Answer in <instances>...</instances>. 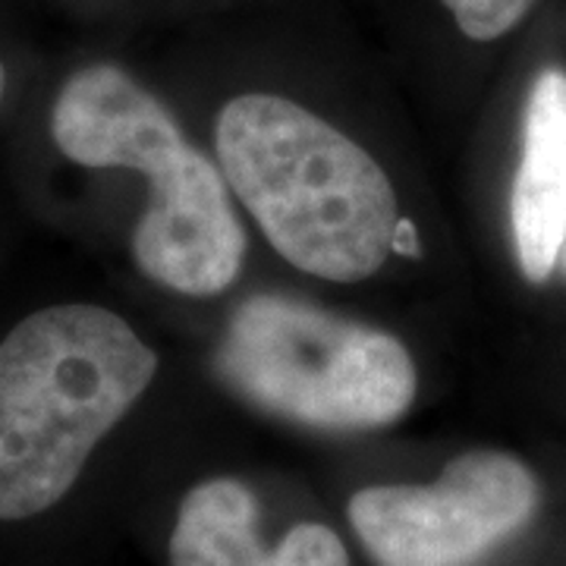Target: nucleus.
<instances>
[{
	"mask_svg": "<svg viewBox=\"0 0 566 566\" xmlns=\"http://www.w3.org/2000/svg\"><path fill=\"white\" fill-rule=\"evenodd\" d=\"M538 482L501 450L457 457L434 485L365 488L349 523L381 566H469L532 520Z\"/></svg>",
	"mask_w": 566,
	"mask_h": 566,
	"instance_id": "nucleus-5",
	"label": "nucleus"
},
{
	"mask_svg": "<svg viewBox=\"0 0 566 566\" xmlns=\"http://www.w3.org/2000/svg\"><path fill=\"white\" fill-rule=\"evenodd\" d=\"M264 554L259 504L233 479L192 488L170 538V566H252Z\"/></svg>",
	"mask_w": 566,
	"mask_h": 566,
	"instance_id": "nucleus-7",
	"label": "nucleus"
},
{
	"mask_svg": "<svg viewBox=\"0 0 566 566\" xmlns=\"http://www.w3.org/2000/svg\"><path fill=\"white\" fill-rule=\"evenodd\" d=\"M252 566H349L344 542L318 523L290 528L271 554L264 551Z\"/></svg>",
	"mask_w": 566,
	"mask_h": 566,
	"instance_id": "nucleus-8",
	"label": "nucleus"
},
{
	"mask_svg": "<svg viewBox=\"0 0 566 566\" xmlns=\"http://www.w3.org/2000/svg\"><path fill=\"white\" fill-rule=\"evenodd\" d=\"M51 136L73 164L139 170L151 180V202L133 237L145 277L186 296H214L237 281L245 233L221 170L129 73L114 63L73 73L54 104Z\"/></svg>",
	"mask_w": 566,
	"mask_h": 566,
	"instance_id": "nucleus-3",
	"label": "nucleus"
},
{
	"mask_svg": "<svg viewBox=\"0 0 566 566\" xmlns=\"http://www.w3.org/2000/svg\"><path fill=\"white\" fill-rule=\"evenodd\" d=\"M158 356L102 305H51L0 344V520H29L76 485Z\"/></svg>",
	"mask_w": 566,
	"mask_h": 566,
	"instance_id": "nucleus-2",
	"label": "nucleus"
},
{
	"mask_svg": "<svg viewBox=\"0 0 566 566\" xmlns=\"http://www.w3.org/2000/svg\"><path fill=\"white\" fill-rule=\"evenodd\" d=\"M394 249L397 252H403V255H416L419 252V243H416V227L409 221H403L400 218V223H397V233H394Z\"/></svg>",
	"mask_w": 566,
	"mask_h": 566,
	"instance_id": "nucleus-10",
	"label": "nucleus"
},
{
	"mask_svg": "<svg viewBox=\"0 0 566 566\" xmlns=\"http://www.w3.org/2000/svg\"><path fill=\"white\" fill-rule=\"evenodd\" d=\"M520 271L545 283L566 243V73L547 66L523 114V155L510 196Z\"/></svg>",
	"mask_w": 566,
	"mask_h": 566,
	"instance_id": "nucleus-6",
	"label": "nucleus"
},
{
	"mask_svg": "<svg viewBox=\"0 0 566 566\" xmlns=\"http://www.w3.org/2000/svg\"><path fill=\"white\" fill-rule=\"evenodd\" d=\"M214 142L230 189L286 262L337 283L381 271L397 196L349 136L277 95H240L221 107Z\"/></svg>",
	"mask_w": 566,
	"mask_h": 566,
	"instance_id": "nucleus-1",
	"label": "nucleus"
},
{
	"mask_svg": "<svg viewBox=\"0 0 566 566\" xmlns=\"http://www.w3.org/2000/svg\"><path fill=\"white\" fill-rule=\"evenodd\" d=\"M218 371L249 403L315 428L390 424L416 397L397 337L271 293L233 312Z\"/></svg>",
	"mask_w": 566,
	"mask_h": 566,
	"instance_id": "nucleus-4",
	"label": "nucleus"
},
{
	"mask_svg": "<svg viewBox=\"0 0 566 566\" xmlns=\"http://www.w3.org/2000/svg\"><path fill=\"white\" fill-rule=\"evenodd\" d=\"M457 20L460 32L472 41H494L526 20L538 0H441Z\"/></svg>",
	"mask_w": 566,
	"mask_h": 566,
	"instance_id": "nucleus-9",
	"label": "nucleus"
},
{
	"mask_svg": "<svg viewBox=\"0 0 566 566\" xmlns=\"http://www.w3.org/2000/svg\"><path fill=\"white\" fill-rule=\"evenodd\" d=\"M560 259H564V268H566V243H564V255H560Z\"/></svg>",
	"mask_w": 566,
	"mask_h": 566,
	"instance_id": "nucleus-12",
	"label": "nucleus"
},
{
	"mask_svg": "<svg viewBox=\"0 0 566 566\" xmlns=\"http://www.w3.org/2000/svg\"><path fill=\"white\" fill-rule=\"evenodd\" d=\"M3 92H7V73H3V63H0V104H3Z\"/></svg>",
	"mask_w": 566,
	"mask_h": 566,
	"instance_id": "nucleus-11",
	"label": "nucleus"
}]
</instances>
